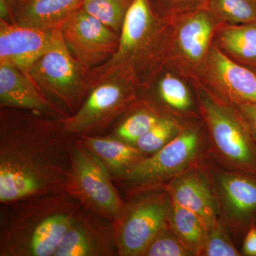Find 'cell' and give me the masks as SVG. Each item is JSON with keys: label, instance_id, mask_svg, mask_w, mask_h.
I'll use <instances>...</instances> for the list:
<instances>
[{"label": "cell", "instance_id": "cell-20", "mask_svg": "<svg viewBox=\"0 0 256 256\" xmlns=\"http://www.w3.org/2000/svg\"><path fill=\"white\" fill-rule=\"evenodd\" d=\"M214 45L230 60L256 74V22L220 25Z\"/></svg>", "mask_w": 256, "mask_h": 256}, {"label": "cell", "instance_id": "cell-26", "mask_svg": "<svg viewBox=\"0 0 256 256\" xmlns=\"http://www.w3.org/2000/svg\"><path fill=\"white\" fill-rule=\"evenodd\" d=\"M180 132L178 122L172 118L162 116L156 124L142 137L136 146L146 154H153L166 146Z\"/></svg>", "mask_w": 256, "mask_h": 256}, {"label": "cell", "instance_id": "cell-2", "mask_svg": "<svg viewBox=\"0 0 256 256\" xmlns=\"http://www.w3.org/2000/svg\"><path fill=\"white\" fill-rule=\"evenodd\" d=\"M86 210L66 194L28 197L0 208V256H54Z\"/></svg>", "mask_w": 256, "mask_h": 256}, {"label": "cell", "instance_id": "cell-4", "mask_svg": "<svg viewBox=\"0 0 256 256\" xmlns=\"http://www.w3.org/2000/svg\"><path fill=\"white\" fill-rule=\"evenodd\" d=\"M28 75L37 87L68 116L78 110L92 86L90 69L69 52L60 30L52 32L50 46L32 65Z\"/></svg>", "mask_w": 256, "mask_h": 256}, {"label": "cell", "instance_id": "cell-10", "mask_svg": "<svg viewBox=\"0 0 256 256\" xmlns=\"http://www.w3.org/2000/svg\"><path fill=\"white\" fill-rule=\"evenodd\" d=\"M60 30L69 52L90 70L110 60L118 47L120 34L82 8Z\"/></svg>", "mask_w": 256, "mask_h": 256}, {"label": "cell", "instance_id": "cell-22", "mask_svg": "<svg viewBox=\"0 0 256 256\" xmlns=\"http://www.w3.org/2000/svg\"><path fill=\"white\" fill-rule=\"evenodd\" d=\"M126 114L109 134L133 146L162 116L150 104L140 100Z\"/></svg>", "mask_w": 256, "mask_h": 256}, {"label": "cell", "instance_id": "cell-8", "mask_svg": "<svg viewBox=\"0 0 256 256\" xmlns=\"http://www.w3.org/2000/svg\"><path fill=\"white\" fill-rule=\"evenodd\" d=\"M65 194L76 200L82 208L116 226L126 204L105 166L80 142L72 148V162Z\"/></svg>", "mask_w": 256, "mask_h": 256}, {"label": "cell", "instance_id": "cell-25", "mask_svg": "<svg viewBox=\"0 0 256 256\" xmlns=\"http://www.w3.org/2000/svg\"><path fill=\"white\" fill-rule=\"evenodd\" d=\"M133 0H84L82 8L120 34L124 18Z\"/></svg>", "mask_w": 256, "mask_h": 256}, {"label": "cell", "instance_id": "cell-13", "mask_svg": "<svg viewBox=\"0 0 256 256\" xmlns=\"http://www.w3.org/2000/svg\"><path fill=\"white\" fill-rule=\"evenodd\" d=\"M118 256L114 224L86 210L68 228L54 256Z\"/></svg>", "mask_w": 256, "mask_h": 256}, {"label": "cell", "instance_id": "cell-5", "mask_svg": "<svg viewBox=\"0 0 256 256\" xmlns=\"http://www.w3.org/2000/svg\"><path fill=\"white\" fill-rule=\"evenodd\" d=\"M168 20L165 68L195 84L201 77L220 24L205 8Z\"/></svg>", "mask_w": 256, "mask_h": 256}, {"label": "cell", "instance_id": "cell-24", "mask_svg": "<svg viewBox=\"0 0 256 256\" xmlns=\"http://www.w3.org/2000/svg\"><path fill=\"white\" fill-rule=\"evenodd\" d=\"M185 79L165 68L156 78V92L165 105L178 111H188L192 106L190 89Z\"/></svg>", "mask_w": 256, "mask_h": 256}, {"label": "cell", "instance_id": "cell-9", "mask_svg": "<svg viewBox=\"0 0 256 256\" xmlns=\"http://www.w3.org/2000/svg\"><path fill=\"white\" fill-rule=\"evenodd\" d=\"M172 201L165 193L144 195L126 204L114 226L118 256H141L148 246L168 226Z\"/></svg>", "mask_w": 256, "mask_h": 256}, {"label": "cell", "instance_id": "cell-21", "mask_svg": "<svg viewBox=\"0 0 256 256\" xmlns=\"http://www.w3.org/2000/svg\"><path fill=\"white\" fill-rule=\"evenodd\" d=\"M168 226L192 255H202L207 228L196 214L172 202Z\"/></svg>", "mask_w": 256, "mask_h": 256}, {"label": "cell", "instance_id": "cell-15", "mask_svg": "<svg viewBox=\"0 0 256 256\" xmlns=\"http://www.w3.org/2000/svg\"><path fill=\"white\" fill-rule=\"evenodd\" d=\"M52 32L0 20V64L28 74L50 46Z\"/></svg>", "mask_w": 256, "mask_h": 256}, {"label": "cell", "instance_id": "cell-16", "mask_svg": "<svg viewBox=\"0 0 256 256\" xmlns=\"http://www.w3.org/2000/svg\"><path fill=\"white\" fill-rule=\"evenodd\" d=\"M225 210L234 224L248 228L256 224V176L247 173H224L218 178Z\"/></svg>", "mask_w": 256, "mask_h": 256}, {"label": "cell", "instance_id": "cell-27", "mask_svg": "<svg viewBox=\"0 0 256 256\" xmlns=\"http://www.w3.org/2000/svg\"><path fill=\"white\" fill-rule=\"evenodd\" d=\"M192 254L175 236L169 226L152 240L141 256H186Z\"/></svg>", "mask_w": 256, "mask_h": 256}, {"label": "cell", "instance_id": "cell-23", "mask_svg": "<svg viewBox=\"0 0 256 256\" xmlns=\"http://www.w3.org/2000/svg\"><path fill=\"white\" fill-rule=\"evenodd\" d=\"M205 8L220 25L256 22V0H206Z\"/></svg>", "mask_w": 256, "mask_h": 256}, {"label": "cell", "instance_id": "cell-12", "mask_svg": "<svg viewBox=\"0 0 256 256\" xmlns=\"http://www.w3.org/2000/svg\"><path fill=\"white\" fill-rule=\"evenodd\" d=\"M197 82L230 104H256V74L230 60L214 44Z\"/></svg>", "mask_w": 256, "mask_h": 256}, {"label": "cell", "instance_id": "cell-19", "mask_svg": "<svg viewBox=\"0 0 256 256\" xmlns=\"http://www.w3.org/2000/svg\"><path fill=\"white\" fill-rule=\"evenodd\" d=\"M84 0H18L12 23L42 28L60 30L67 18L82 8Z\"/></svg>", "mask_w": 256, "mask_h": 256}, {"label": "cell", "instance_id": "cell-11", "mask_svg": "<svg viewBox=\"0 0 256 256\" xmlns=\"http://www.w3.org/2000/svg\"><path fill=\"white\" fill-rule=\"evenodd\" d=\"M200 138L194 130L184 129L162 148L144 156L131 168L119 182L146 190L182 171L196 156Z\"/></svg>", "mask_w": 256, "mask_h": 256}, {"label": "cell", "instance_id": "cell-1", "mask_svg": "<svg viewBox=\"0 0 256 256\" xmlns=\"http://www.w3.org/2000/svg\"><path fill=\"white\" fill-rule=\"evenodd\" d=\"M63 118L0 108V204L65 194L76 138Z\"/></svg>", "mask_w": 256, "mask_h": 256}, {"label": "cell", "instance_id": "cell-7", "mask_svg": "<svg viewBox=\"0 0 256 256\" xmlns=\"http://www.w3.org/2000/svg\"><path fill=\"white\" fill-rule=\"evenodd\" d=\"M141 92L132 82L118 74L99 79L78 110L62 119L64 129L75 138L102 136L137 104Z\"/></svg>", "mask_w": 256, "mask_h": 256}, {"label": "cell", "instance_id": "cell-3", "mask_svg": "<svg viewBox=\"0 0 256 256\" xmlns=\"http://www.w3.org/2000/svg\"><path fill=\"white\" fill-rule=\"evenodd\" d=\"M169 20L154 13L149 0H133L128 10L116 54L90 69L92 84L118 74L142 92L149 90L165 69Z\"/></svg>", "mask_w": 256, "mask_h": 256}, {"label": "cell", "instance_id": "cell-17", "mask_svg": "<svg viewBox=\"0 0 256 256\" xmlns=\"http://www.w3.org/2000/svg\"><path fill=\"white\" fill-rule=\"evenodd\" d=\"M168 192L172 202L196 214L207 229L218 223L214 197L201 174L191 172L176 176Z\"/></svg>", "mask_w": 256, "mask_h": 256}, {"label": "cell", "instance_id": "cell-32", "mask_svg": "<svg viewBox=\"0 0 256 256\" xmlns=\"http://www.w3.org/2000/svg\"><path fill=\"white\" fill-rule=\"evenodd\" d=\"M18 0H0V20L12 23L13 11Z\"/></svg>", "mask_w": 256, "mask_h": 256}, {"label": "cell", "instance_id": "cell-14", "mask_svg": "<svg viewBox=\"0 0 256 256\" xmlns=\"http://www.w3.org/2000/svg\"><path fill=\"white\" fill-rule=\"evenodd\" d=\"M22 109L64 118L68 114L37 87L28 74L0 64V108Z\"/></svg>", "mask_w": 256, "mask_h": 256}, {"label": "cell", "instance_id": "cell-29", "mask_svg": "<svg viewBox=\"0 0 256 256\" xmlns=\"http://www.w3.org/2000/svg\"><path fill=\"white\" fill-rule=\"evenodd\" d=\"M206 0H149L160 18L170 20L183 13L205 8Z\"/></svg>", "mask_w": 256, "mask_h": 256}, {"label": "cell", "instance_id": "cell-28", "mask_svg": "<svg viewBox=\"0 0 256 256\" xmlns=\"http://www.w3.org/2000/svg\"><path fill=\"white\" fill-rule=\"evenodd\" d=\"M202 255L206 256H240L228 238L220 222L207 229L206 242Z\"/></svg>", "mask_w": 256, "mask_h": 256}, {"label": "cell", "instance_id": "cell-6", "mask_svg": "<svg viewBox=\"0 0 256 256\" xmlns=\"http://www.w3.org/2000/svg\"><path fill=\"white\" fill-rule=\"evenodd\" d=\"M193 85L217 150L242 172L256 176V141L240 112L201 84Z\"/></svg>", "mask_w": 256, "mask_h": 256}, {"label": "cell", "instance_id": "cell-18", "mask_svg": "<svg viewBox=\"0 0 256 256\" xmlns=\"http://www.w3.org/2000/svg\"><path fill=\"white\" fill-rule=\"evenodd\" d=\"M78 139L105 166L114 184L121 181L131 168L146 156V153L136 146L110 134L82 136Z\"/></svg>", "mask_w": 256, "mask_h": 256}, {"label": "cell", "instance_id": "cell-31", "mask_svg": "<svg viewBox=\"0 0 256 256\" xmlns=\"http://www.w3.org/2000/svg\"><path fill=\"white\" fill-rule=\"evenodd\" d=\"M242 252L246 256H256V224H252L248 230L242 246Z\"/></svg>", "mask_w": 256, "mask_h": 256}, {"label": "cell", "instance_id": "cell-30", "mask_svg": "<svg viewBox=\"0 0 256 256\" xmlns=\"http://www.w3.org/2000/svg\"><path fill=\"white\" fill-rule=\"evenodd\" d=\"M240 112L242 119L250 130L252 137L256 141V104L254 102H242L234 104Z\"/></svg>", "mask_w": 256, "mask_h": 256}]
</instances>
